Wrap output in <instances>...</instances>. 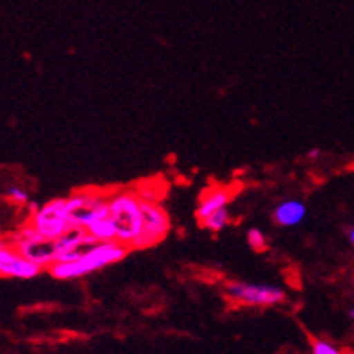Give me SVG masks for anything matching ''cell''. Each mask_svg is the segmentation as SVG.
I'll list each match as a JSON object with an SVG mask.
<instances>
[{"mask_svg":"<svg viewBox=\"0 0 354 354\" xmlns=\"http://www.w3.org/2000/svg\"><path fill=\"white\" fill-rule=\"evenodd\" d=\"M131 248H127L125 244L118 243V241H111V243H98L93 248H88L87 252L73 262H55L49 270V275L55 277L58 280H69V279H80L85 277L93 271H98L105 266H111L114 262H120L125 259Z\"/></svg>","mask_w":354,"mask_h":354,"instance_id":"1","label":"cell"},{"mask_svg":"<svg viewBox=\"0 0 354 354\" xmlns=\"http://www.w3.org/2000/svg\"><path fill=\"white\" fill-rule=\"evenodd\" d=\"M109 206L111 219L116 226V241L131 250H138L143 237V214L138 194L120 192L116 196L109 197Z\"/></svg>","mask_w":354,"mask_h":354,"instance_id":"2","label":"cell"},{"mask_svg":"<svg viewBox=\"0 0 354 354\" xmlns=\"http://www.w3.org/2000/svg\"><path fill=\"white\" fill-rule=\"evenodd\" d=\"M31 226L46 241H58L73 230V219L67 208V199H53L33 214Z\"/></svg>","mask_w":354,"mask_h":354,"instance_id":"3","label":"cell"},{"mask_svg":"<svg viewBox=\"0 0 354 354\" xmlns=\"http://www.w3.org/2000/svg\"><path fill=\"white\" fill-rule=\"evenodd\" d=\"M6 244L13 246L26 259L37 262L42 268H51L56 262V244L53 241H46L31 224L22 226L13 237L6 241Z\"/></svg>","mask_w":354,"mask_h":354,"instance_id":"4","label":"cell"},{"mask_svg":"<svg viewBox=\"0 0 354 354\" xmlns=\"http://www.w3.org/2000/svg\"><path fill=\"white\" fill-rule=\"evenodd\" d=\"M226 297L237 304H246V306H277L284 302V289L275 288L268 284H248V282H230L226 284Z\"/></svg>","mask_w":354,"mask_h":354,"instance_id":"5","label":"cell"},{"mask_svg":"<svg viewBox=\"0 0 354 354\" xmlns=\"http://www.w3.org/2000/svg\"><path fill=\"white\" fill-rule=\"evenodd\" d=\"M140 201L141 214H143V237H141L138 250L161 243L168 235V230H170V217L165 212V208H161L159 203L143 199Z\"/></svg>","mask_w":354,"mask_h":354,"instance_id":"6","label":"cell"},{"mask_svg":"<svg viewBox=\"0 0 354 354\" xmlns=\"http://www.w3.org/2000/svg\"><path fill=\"white\" fill-rule=\"evenodd\" d=\"M42 266L29 261L10 244L2 243L0 246V275L8 279H35L42 271Z\"/></svg>","mask_w":354,"mask_h":354,"instance_id":"7","label":"cell"},{"mask_svg":"<svg viewBox=\"0 0 354 354\" xmlns=\"http://www.w3.org/2000/svg\"><path fill=\"white\" fill-rule=\"evenodd\" d=\"M228 203H230V194L224 188H214L203 197L201 201L199 208H197L196 215L197 219L201 223H205L208 217H212L214 214H217L219 210H224V208H228Z\"/></svg>","mask_w":354,"mask_h":354,"instance_id":"8","label":"cell"},{"mask_svg":"<svg viewBox=\"0 0 354 354\" xmlns=\"http://www.w3.org/2000/svg\"><path fill=\"white\" fill-rule=\"evenodd\" d=\"M306 205L300 203V201H284L280 203L275 208V214H273V219L279 226H297L304 221L306 217Z\"/></svg>","mask_w":354,"mask_h":354,"instance_id":"9","label":"cell"},{"mask_svg":"<svg viewBox=\"0 0 354 354\" xmlns=\"http://www.w3.org/2000/svg\"><path fill=\"white\" fill-rule=\"evenodd\" d=\"M230 223V214H228V208H224V210H219L217 214H214L212 217L205 221V223H201L205 228H208L210 232L217 233Z\"/></svg>","mask_w":354,"mask_h":354,"instance_id":"10","label":"cell"},{"mask_svg":"<svg viewBox=\"0 0 354 354\" xmlns=\"http://www.w3.org/2000/svg\"><path fill=\"white\" fill-rule=\"evenodd\" d=\"M248 244L255 250L257 253H262L268 250V241H266V235L259 228H252L248 232Z\"/></svg>","mask_w":354,"mask_h":354,"instance_id":"11","label":"cell"},{"mask_svg":"<svg viewBox=\"0 0 354 354\" xmlns=\"http://www.w3.org/2000/svg\"><path fill=\"white\" fill-rule=\"evenodd\" d=\"M313 354H342L336 349L335 345L326 340H315L313 342Z\"/></svg>","mask_w":354,"mask_h":354,"instance_id":"12","label":"cell"},{"mask_svg":"<svg viewBox=\"0 0 354 354\" xmlns=\"http://www.w3.org/2000/svg\"><path fill=\"white\" fill-rule=\"evenodd\" d=\"M6 199L10 201V203H13V205H24V203H28V194H26V190H22V188L13 187L8 190Z\"/></svg>","mask_w":354,"mask_h":354,"instance_id":"13","label":"cell"},{"mask_svg":"<svg viewBox=\"0 0 354 354\" xmlns=\"http://www.w3.org/2000/svg\"><path fill=\"white\" fill-rule=\"evenodd\" d=\"M318 156H320V150H318V149H313V150H309L308 158H309V159H317Z\"/></svg>","mask_w":354,"mask_h":354,"instance_id":"14","label":"cell"},{"mask_svg":"<svg viewBox=\"0 0 354 354\" xmlns=\"http://www.w3.org/2000/svg\"><path fill=\"white\" fill-rule=\"evenodd\" d=\"M349 241L354 244V228L349 232Z\"/></svg>","mask_w":354,"mask_h":354,"instance_id":"15","label":"cell"},{"mask_svg":"<svg viewBox=\"0 0 354 354\" xmlns=\"http://www.w3.org/2000/svg\"><path fill=\"white\" fill-rule=\"evenodd\" d=\"M351 317H353V318H354V309H353V311H351Z\"/></svg>","mask_w":354,"mask_h":354,"instance_id":"16","label":"cell"}]
</instances>
